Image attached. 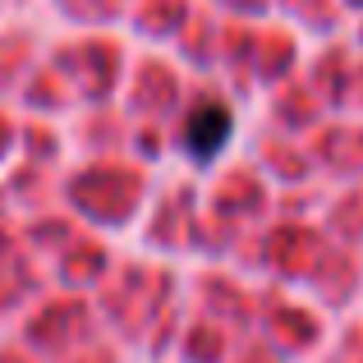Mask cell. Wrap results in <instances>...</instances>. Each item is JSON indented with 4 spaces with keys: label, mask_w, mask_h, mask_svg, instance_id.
Wrapping results in <instances>:
<instances>
[{
    "label": "cell",
    "mask_w": 363,
    "mask_h": 363,
    "mask_svg": "<svg viewBox=\"0 0 363 363\" xmlns=\"http://www.w3.org/2000/svg\"><path fill=\"white\" fill-rule=\"evenodd\" d=\"M230 133H235L230 111L216 106V101H203V106H194V116L184 120V152L198 161V166H207V161H216L225 152Z\"/></svg>",
    "instance_id": "cell-1"
}]
</instances>
